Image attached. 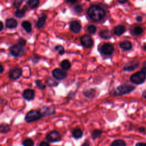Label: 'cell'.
<instances>
[{"label": "cell", "instance_id": "6", "mask_svg": "<svg viewBox=\"0 0 146 146\" xmlns=\"http://www.w3.org/2000/svg\"><path fill=\"white\" fill-rule=\"evenodd\" d=\"M45 138L47 141L50 143L58 142L62 140V137L60 133L56 130H52L49 132L46 135Z\"/></svg>", "mask_w": 146, "mask_h": 146}, {"label": "cell", "instance_id": "45", "mask_svg": "<svg viewBox=\"0 0 146 146\" xmlns=\"http://www.w3.org/2000/svg\"><path fill=\"white\" fill-rule=\"evenodd\" d=\"M117 2L120 3V4H121V5H123V4H125L126 3H127L128 2V1L127 0H123V1H117Z\"/></svg>", "mask_w": 146, "mask_h": 146}, {"label": "cell", "instance_id": "47", "mask_svg": "<svg viewBox=\"0 0 146 146\" xmlns=\"http://www.w3.org/2000/svg\"><path fill=\"white\" fill-rule=\"evenodd\" d=\"M0 67H1V71H0V73H1V74H2L3 72V71H4V68H3V65H2V64L0 65Z\"/></svg>", "mask_w": 146, "mask_h": 146}, {"label": "cell", "instance_id": "11", "mask_svg": "<svg viewBox=\"0 0 146 146\" xmlns=\"http://www.w3.org/2000/svg\"><path fill=\"white\" fill-rule=\"evenodd\" d=\"M42 114L43 117H46L50 115H52L55 113V109L53 106H44L41 107L39 111Z\"/></svg>", "mask_w": 146, "mask_h": 146}, {"label": "cell", "instance_id": "20", "mask_svg": "<svg viewBox=\"0 0 146 146\" xmlns=\"http://www.w3.org/2000/svg\"><path fill=\"white\" fill-rule=\"evenodd\" d=\"M72 136L75 139H79L82 137L83 135V131L79 127H76L74 128L71 132Z\"/></svg>", "mask_w": 146, "mask_h": 146}, {"label": "cell", "instance_id": "19", "mask_svg": "<svg viewBox=\"0 0 146 146\" xmlns=\"http://www.w3.org/2000/svg\"><path fill=\"white\" fill-rule=\"evenodd\" d=\"M5 26L7 29H14L17 26V21L13 18H7L5 21Z\"/></svg>", "mask_w": 146, "mask_h": 146}, {"label": "cell", "instance_id": "25", "mask_svg": "<svg viewBox=\"0 0 146 146\" xmlns=\"http://www.w3.org/2000/svg\"><path fill=\"white\" fill-rule=\"evenodd\" d=\"M27 9L26 7L25 6L22 9H17L14 13V15L18 18H23L25 15V12L27 10Z\"/></svg>", "mask_w": 146, "mask_h": 146}, {"label": "cell", "instance_id": "14", "mask_svg": "<svg viewBox=\"0 0 146 146\" xmlns=\"http://www.w3.org/2000/svg\"><path fill=\"white\" fill-rule=\"evenodd\" d=\"M22 96L25 100L27 101H31L33 100L35 97V92L32 89L27 88L23 91Z\"/></svg>", "mask_w": 146, "mask_h": 146}, {"label": "cell", "instance_id": "30", "mask_svg": "<svg viewBox=\"0 0 146 146\" xmlns=\"http://www.w3.org/2000/svg\"><path fill=\"white\" fill-rule=\"evenodd\" d=\"M59 82L56 81L55 80H54V79L51 78H48L47 80H46V86L50 87H56L58 84H59Z\"/></svg>", "mask_w": 146, "mask_h": 146}, {"label": "cell", "instance_id": "7", "mask_svg": "<svg viewBox=\"0 0 146 146\" xmlns=\"http://www.w3.org/2000/svg\"><path fill=\"white\" fill-rule=\"evenodd\" d=\"M99 51L104 56H110L114 52V47L112 44L110 43H105L100 46Z\"/></svg>", "mask_w": 146, "mask_h": 146}, {"label": "cell", "instance_id": "40", "mask_svg": "<svg viewBox=\"0 0 146 146\" xmlns=\"http://www.w3.org/2000/svg\"><path fill=\"white\" fill-rule=\"evenodd\" d=\"M90 141L88 140H86L81 145V146H90Z\"/></svg>", "mask_w": 146, "mask_h": 146}, {"label": "cell", "instance_id": "12", "mask_svg": "<svg viewBox=\"0 0 146 146\" xmlns=\"http://www.w3.org/2000/svg\"><path fill=\"white\" fill-rule=\"evenodd\" d=\"M22 70L19 67H16L14 68L13 69H11L9 72V77L14 80H17L19 79L21 76L22 75Z\"/></svg>", "mask_w": 146, "mask_h": 146}, {"label": "cell", "instance_id": "33", "mask_svg": "<svg viewBox=\"0 0 146 146\" xmlns=\"http://www.w3.org/2000/svg\"><path fill=\"white\" fill-rule=\"evenodd\" d=\"M35 84L36 85V86L38 87V88H39L40 90H44L46 87V84H43L42 82V81L39 79H36L35 80Z\"/></svg>", "mask_w": 146, "mask_h": 146}, {"label": "cell", "instance_id": "50", "mask_svg": "<svg viewBox=\"0 0 146 146\" xmlns=\"http://www.w3.org/2000/svg\"><path fill=\"white\" fill-rule=\"evenodd\" d=\"M142 49L143 51H146V44H144L142 46Z\"/></svg>", "mask_w": 146, "mask_h": 146}, {"label": "cell", "instance_id": "5", "mask_svg": "<svg viewBox=\"0 0 146 146\" xmlns=\"http://www.w3.org/2000/svg\"><path fill=\"white\" fill-rule=\"evenodd\" d=\"M10 54L14 57H19L22 56L25 52V48L23 46L19 44L12 46L9 49Z\"/></svg>", "mask_w": 146, "mask_h": 146}, {"label": "cell", "instance_id": "35", "mask_svg": "<svg viewBox=\"0 0 146 146\" xmlns=\"http://www.w3.org/2000/svg\"><path fill=\"white\" fill-rule=\"evenodd\" d=\"M83 6L80 4H77L74 6V10L76 13L79 14L83 11Z\"/></svg>", "mask_w": 146, "mask_h": 146}, {"label": "cell", "instance_id": "17", "mask_svg": "<svg viewBox=\"0 0 146 146\" xmlns=\"http://www.w3.org/2000/svg\"><path fill=\"white\" fill-rule=\"evenodd\" d=\"M125 31H126V29L124 25H118L114 27L113 34L115 35L119 36L123 35L125 32Z\"/></svg>", "mask_w": 146, "mask_h": 146}, {"label": "cell", "instance_id": "23", "mask_svg": "<svg viewBox=\"0 0 146 146\" xmlns=\"http://www.w3.org/2000/svg\"><path fill=\"white\" fill-rule=\"evenodd\" d=\"M21 26L27 33H30L32 31V25L28 21H23L22 22Z\"/></svg>", "mask_w": 146, "mask_h": 146}, {"label": "cell", "instance_id": "21", "mask_svg": "<svg viewBox=\"0 0 146 146\" xmlns=\"http://www.w3.org/2000/svg\"><path fill=\"white\" fill-rule=\"evenodd\" d=\"M96 90L94 88H88L84 91L83 95L87 98H92L96 95Z\"/></svg>", "mask_w": 146, "mask_h": 146}, {"label": "cell", "instance_id": "22", "mask_svg": "<svg viewBox=\"0 0 146 146\" xmlns=\"http://www.w3.org/2000/svg\"><path fill=\"white\" fill-rule=\"evenodd\" d=\"M99 36L104 39H109L112 37V35L110 30L107 29H104L99 32Z\"/></svg>", "mask_w": 146, "mask_h": 146}, {"label": "cell", "instance_id": "8", "mask_svg": "<svg viewBox=\"0 0 146 146\" xmlns=\"http://www.w3.org/2000/svg\"><path fill=\"white\" fill-rule=\"evenodd\" d=\"M140 66V62L137 60H132L126 63L123 67V70L125 72H132L138 68Z\"/></svg>", "mask_w": 146, "mask_h": 146}, {"label": "cell", "instance_id": "29", "mask_svg": "<svg viewBox=\"0 0 146 146\" xmlns=\"http://www.w3.org/2000/svg\"><path fill=\"white\" fill-rule=\"evenodd\" d=\"M125 141L123 139H116L113 140L110 146H126Z\"/></svg>", "mask_w": 146, "mask_h": 146}, {"label": "cell", "instance_id": "42", "mask_svg": "<svg viewBox=\"0 0 146 146\" xmlns=\"http://www.w3.org/2000/svg\"><path fill=\"white\" fill-rule=\"evenodd\" d=\"M39 59V57H38L37 55H34V56H33V58L32 60H33V62L34 63H38Z\"/></svg>", "mask_w": 146, "mask_h": 146}, {"label": "cell", "instance_id": "31", "mask_svg": "<svg viewBox=\"0 0 146 146\" xmlns=\"http://www.w3.org/2000/svg\"><path fill=\"white\" fill-rule=\"evenodd\" d=\"M23 146H34V141L31 138H26L22 141Z\"/></svg>", "mask_w": 146, "mask_h": 146}, {"label": "cell", "instance_id": "37", "mask_svg": "<svg viewBox=\"0 0 146 146\" xmlns=\"http://www.w3.org/2000/svg\"><path fill=\"white\" fill-rule=\"evenodd\" d=\"M18 44H19L22 46H24L26 44V40L25 39H24L23 38H19L18 40Z\"/></svg>", "mask_w": 146, "mask_h": 146}, {"label": "cell", "instance_id": "36", "mask_svg": "<svg viewBox=\"0 0 146 146\" xmlns=\"http://www.w3.org/2000/svg\"><path fill=\"white\" fill-rule=\"evenodd\" d=\"M22 2H23V1H22V0H16L13 2V5L15 9H19V7L21 6Z\"/></svg>", "mask_w": 146, "mask_h": 146}, {"label": "cell", "instance_id": "43", "mask_svg": "<svg viewBox=\"0 0 146 146\" xmlns=\"http://www.w3.org/2000/svg\"><path fill=\"white\" fill-rule=\"evenodd\" d=\"M141 70L144 71L146 73V61H144L143 63V66L141 68Z\"/></svg>", "mask_w": 146, "mask_h": 146}, {"label": "cell", "instance_id": "27", "mask_svg": "<svg viewBox=\"0 0 146 146\" xmlns=\"http://www.w3.org/2000/svg\"><path fill=\"white\" fill-rule=\"evenodd\" d=\"M60 66L62 70L65 71V70H69L71 68V64L68 59H64L60 62Z\"/></svg>", "mask_w": 146, "mask_h": 146}, {"label": "cell", "instance_id": "24", "mask_svg": "<svg viewBox=\"0 0 146 146\" xmlns=\"http://www.w3.org/2000/svg\"><path fill=\"white\" fill-rule=\"evenodd\" d=\"M103 133V131L100 129H94L91 133V137L92 140H96L99 137H101Z\"/></svg>", "mask_w": 146, "mask_h": 146}, {"label": "cell", "instance_id": "16", "mask_svg": "<svg viewBox=\"0 0 146 146\" xmlns=\"http://www.w3.org/2000/svg\"><path fill=\"white\" fill-rule=\"evenodd\" d=\"M119 47L124 51H130L132 48V43L128 40H123L119 43Z\"/></svg>", "mask_w": 146, "mask_h": 146}, {"label": "cell", "instance_id": "2", "mask_svg": "<svg viewBox=\"0 0 146 146\" xmlns=\"http://www.w3.org/2000/svg\"><path fill=\"white\" fill-rule=\"evenodd\" d=\"M136 87L128 83H123L118 86L111 93V95L113 96H120L129 94L135 90Z\"/></svg>", "mask_w": 146, "mask_h": 146}, {"label": "cell", "instance_id": "3", "mask_svg": "<svg viewBox=\"0 0 146 146\" xmlns=\"http://www.w3.org/2000/svg\"><path fill=\"white\" fill-rule=\"evenodd\" d=\"M146 80V73L141 70L136 72L135 74L131 75L129 77V80L131 83L136 84L140 85L143 84Z\"/></svg>", "mask_w": 146, "mask_h": 146}, {"label": "cell", "instance_id": "44", "mask_svg": "<svg viewBox=\"0 0 146 146\" xmlns=\"http://www.w3.org/2000/svg\"><path fill=\"white\" fill-rule=\"evenodd\" d=\"M135 146H146L145 142H138L136 143Z\"/></svg>", "mask_w": 146, "mask_h": 146}, {"label": "cell", "instance_id": "32", "mask_svg": "<svg viewBox=\"0 0 146 146\" xmlns=\"http://www.w3.org/2000/svg\"><path fill=\"white\" fill-rule=\"evenodd\" d=\"M54 50L58 52V54L60 55H62L64 54L65 52V50L64 48L62 46V45H56L54 47Z\"/></svg>", "mask_w": 146, "mask_h": 146}, {"label": "cell", "instance_id": "10", "mask_svg": "<svg viewBox=\"0 0 146 146\" xmlns=\"http://www.w3.org/2000/svg\"><path fill=\"white\" fill-rule=\"evenodd\" d=\"M52 75L55 79L62 80L67 76V73L62 69L56 68L52 71Z\"/></svg>", "mask_w": 146, "mask_h": 146}, {"label": "cell", "instance_id": "49", "mask_svg": "<svg viewBox=\"0 0 146 146\" xmlns=\"http://www.w3.org/2000/svg\"><path fill=\"white\" fill-rule=\"evenodd\" d=\"M67 2H68V3H76L77 2V1H66Z\"/></svg>", "mask_w": 146, "mask_h": 146}, {"label": "cell", "instance_id": "41", "mask_svg": "<svg viewBox=\"0 0 146 146\" xmlns=\"http://www.w3.org/2000/svg\"><path fill=\"white\" fill-rule=\"evenodd\" d=\"M39 146H50V144L48 142L45 141H41L39 144Z\"/></svg>", "mask_w": 146, "mask_h": 146}, {"label": "cell", "instance_id": "48", "mask_svg": "<svg viewBox=\"0 0 146 146\" xmlns=\"http://www.w3.org/2000/svg\"><path fill=\"white\" fill-rule=\"evenodd\" d=\"M0 25H1V29H0V31H1L2 30H3V22H2V21H1L0 22Z\"/></svg>", "mask_w": 146, "mask_h": 146}, {"label": "cell", "instance_id": "28", "mask_svg": "<svg viewBox=\"0 0 146 146\" xmlns=\"http://www.w3.org/2000/svg\"><path fill=\"white\" fill-rule=\"evenodd\" d=\"M27 5L31 9H34L38 7L39 5V1L38 0H29L26 2Z\"/></svg>", "mask_w": 146, "mask_h": 146}, {"label": "cell", "instance_id": "18", "mask_svg": "<svg viewBox=\"0 0 146 146\" xmlns=\"http://www.w3.org/2000/svg\"><path fill=\"white\" fill-rule=\"evenodd\" d=\"M47 19V15L44 14H42L38 18L35 23V27L38 29H41L45 24Z\"/></svg>", "mask_w": 146, "mask_h": 146}, {"label": "cell", "instance_id": "38", "mask_svg": "<svg viewBox=\"0 0 146 146\" xmlns=\"http://www.w3.org/2000/svg\"><path fill=\"white\" fill-rule=\"evenodd\" d=\"M139 132H141V133H144L146 131V128L145 127H143V126H141V127H139L138 128H137Z\"/></svg>", "mask_w": 146, "mask_h": 146}, {"label": "cell", "instance_id": "1", "mask_svg": "<svg viewBox=\"0 0 146 146\" xmlns=\"http://www.w3.org/2000/svg\"><path fill=\"white\" fill-rule=\"evenodd\" d=\"M88 17L93 22H98L103 20L106 15L105 10L98 5L90 6L87 11Z\"/></svg>", "mask_w": 146, "mask_h": 146}, {"label": "cell", "instance_id": "4", "mask_svg": "<svg viewBox=\"0 0 146 146\" xmlns=\"http://www.w3.org/2000/svg\"><path fill=\"white\" fill-rule=\"evenodd\" d=\"M43 116L39 111L31 110L29 111L25 115V120L26 122L30 123L38 121L42 118Z\"/></svg>", "mask_w": 146, "mask_h": 146}, {"label": "cell", "instance_id": "34", "mask_svg": "<svg viewBox=\"0 0 146 146\" xmlns=\"http://www.w3.org/2000/svg\"><path fill=\"white\" fill-rule=\"evenodd\" d=\"M87 31L91 34H95V32L97 30V28L94 25H90L87 26Z\"/></svg>", "mask_w": 146, "mask_h": 146}, {"label": "cell", "instance_id": "46", "mask_svg": "<svg viewBox=\"0 0 146 146\" xmlns=\"http://www.w3.org/2000/svg\"><path fill=\"white\" fill-rule=\"evenodd\" d=\"M141 95H142V96H143V98H144L145 99H146V89L143 91L142 94H141Z\"/></svg>", "mask_w": 146, "mask_h": 146}, {"label": "cell", "instance_id": "39", "mask_svg": "<svg viewBox=\"0 0 146 146\" xmlns=\"http://www.w3.org/2000/svg\"><path fill=\"white\" fill-rule=\"evenodd\" d=\"M143 18L141 15H137L136 17L135 18V20L136 22H141L143 21Z\"/></svg>", "mask_w": 146, "mask_h": 146}, {"label": "cell", "instance_id": "26", "mask_svg": "<svg viewBox=\"0 0 146 146\" xmlns=\"http://www.w3.org/2000/svg\"><path fill=\"white\" fill-rule=\"evenodd\" d=\"M10 131V126L8 124L6 123H2L0 124V132L1 133H7Z\"/></svg>", "mask_w": 146, "mask_h": 146}, {"label": "cell", "instance_id": "9", "mask_svg": "<svg viewBox=\"0 0 146 146\" xmlns=\"http://www.w3.org/2000/svg\"><path fill=\"white\" fill-rule=\"evenodd\" d=\"M80 41L81 44L86 48H90L94 44L93 39L87 34L83 35L80 38Z\"/></svg>", "mask_w": 146, "mask_h": 146}, {"label": "cell", "instance_id": "15", "mask_svg": "<svg viewBox=\"0 0 146 146\" xmlns=\"http://www.w3.org/2000/svg\"><path fill=\"white\" fill-rule=\"evenodd\" d=\"M130 33L133 36H140L144 33V29L141 26H135L130 29Z\"/></svg>", "mask_w": 146, "mask_h": 146}, {"label": "cell", "instance_id": "13", "mask_svg": "<svg viewBox=\"0 0 146 146\" xmlns=\"http://www.w3.org/2000/svg\"><path fill=\"white\" fill-rule=\"evenodd\" d=\"M69 28L71 32L77 34L82 29V25L79 21L74 20L70 22Z\"/></svg>", "mask_w": 146, "mask_h": 146}]
</instances>
